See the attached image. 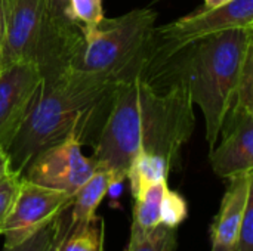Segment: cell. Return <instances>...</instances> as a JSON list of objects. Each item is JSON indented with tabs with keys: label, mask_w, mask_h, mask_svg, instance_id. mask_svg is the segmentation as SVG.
<instances>
[{
	"label": "cell",
	"mask_w": 253,
	"mask_h": 251,
	"mask_svg": "<svg viewBox=\"0 0 253 251\" xmlns=\"http://www.w3.org/2000/svg\"><path fill=\"white\" fill-rule=\"evenodd\" d=\"M194 127V104L184 83L135 75L114 87L108 114L93 141L92 160L123 178L141 151L163 157L173 169Z\"/></svg>",
	"instance_id": "6da1fadb"
},
{
	"label": "cell",
	"mask_w": 253,
	"mask_h": 251,
	"mask_svg": "<svg viewBox=\"0 0 253 251\" xmlns=\"http://www.w3.org/2000/svg\"><path fill=\"white\" fill-rule=\"evenodd\" d=\"M117 83L113 75L71 67L44 77L19 130L6 148L12 172L22 176L28 163L46 148L70 136L83 143L95 127L99 132Z\"/></svg>",
	"instance_id": "7a4b0ae2"
},
{
	"label": "cell",
	"mask_w": 253,
	"mask_h": 251,
	"mask_svg": "<svg viewBox=\"0 0 253 251\" xmlns=\"http://www.w3.org/2000/svg\"><path fill=\"white\" fill-rule=\"evenodd\" d=\"M253 44V28H233L200 40L145 77L154 81L178 80L190 92L205 118L206 141L216 145L233 107L246 53Z\"/></svg>",
	"instance_id": "3957f363"
},
{
	"label": "cell",
	"mask_w": 253,
	"mask_h": 251,
	"mask_svg": "<svg viewBox=\"0 0 253 251\" xmlns=\"http://www.w3.org/2000/svg\"><path fill=\"white\" fill-rule=\"evenodd\" d=\"M157 12L133 9L116 18H104L83 31V43L71 61V68L113 75L119 81L141 75Z\"/></svg>",
	"instance_id": "277c9868"
},
{
	"label": "cell",
	"mask_w": 253,
	"mask_h": 251,
	"mask_svg": "<svg viewBox=\"0 0 253 251\" xmlns=\"http://www.w3.org/2000/svg\"><path fill=\"white\" fill-rule=\"evenodd\" d=\"M233 28H253V0H231L219 7H203L166 25L154 27L141 77H150L188 46Z\"/></svg>",
	"instance_id": "5b68a950"
},
{
	"label": "cell",
	"mask_w": 253,
	"mask_h": 251,
	"mask_svg": "<svg viewBox=\"0 0 253 251\" xmlns=\"http://www.w3.org/2000/svg\"><path fill=\"white\" fill-rule=\"evenodd\" d=\"M82 43L83 31L70 16L68 0H40V28L33 62L43 78L68 68Z\"/></svg>",
	"instance_id": "8992f818"
},
{
	"label": "cell",
	"mask_w": 253,
	"mask_h": 251,
	"mask_svg": "<svg viewBox=\"0 0 253 251\" xmlns=\"http://www.w3.org/2000/svg\"><path fill=\"white\" fill-rule=\"evenodd\" d=\"M73 203V195L22 178L13 206L3 223V247H15L52 223Z\"/></svg>",
	"instance_id": "52a82bcc"
},
{
	"label": "cell",
	"mask_w": 253,
	"mask_h": 251,
	"mask_svg": "<svg viewBox=\"0 0 253 251\" xmlns=\"http://www.w3.org/2000/svg\"><path fill=\"white\" fill-rule=\"evenodd\" d=\"M98 169L92 157L82 152V142L76 136L39 152L27 166L22 178L58 191L74 195L76 191Z\"/></svg>",
	"instance_id": "ba28073f"
},
{
	"label": "cell",
	"mask_w": 253,
	"mask_h": 251,
	"mask_svg": "<svg viewBox=\"0 0 253 251\" xmlns=\"http://www.w3.org/2000/svg\"><path fill=\"white\" fill-rule=\"evenodd\" d=\"M43 75L33 61H21L0 71V146L6 148L19 130Z\"/></svg>",
	"instance_id": "9c48e42d"
},
{
	"label": "cell",
	"mask_w": 253,
	"mask_h": 251,
	"mask_svg": "<svg viewBox=\"0 0 253 251\" xmlns=\"http://www.w3.org/2000/svg\"><path fill=\"white\" fill-rule=\"evenodd\" d=\"M222 141L211 149V166L224 179L253 172V114H228L222 130Z\"/></svg>",
	"instance_id": "30bf717a"
},
{
	"label": "cell",
	"mask_w": 253,
	"mask_h": 251,
	"mask_svg": "<svg viewBox=\"0 0 253 251\" xmlns=\"http://www.w3.org/2000/svg\"><path fill=\"white\" fill-rule=\"evenodd\" d=\"M40 28V0H6L1 65L33 61Z\"/></svg>",
	"instance_id": "8fae6325"
},
{
	"label": "cell",
	"mask_w": 253,
	"mask_h": 251,
	"mask_svg": "<svg viewBox=\"0 0 253 251\" xmlns=\"http://www.w3.org/2000/svg\"><path fill=\"white\" fill-rule=\"evenodd\" d=\"M253 195V172L237 175L228 179L227 191L222 197L219 212L211 226L212 244L233 247L249 198Z\"/></svg>",
	"instance_id": "7c38bea8"
},
{
	"label": "cell",
	"mask_w": 253,
	"mask_h": 251,
	"mask_svg": "<svg viewBox=\"0 0 253 251\" xmlns=\"http://www.w3.org/2000/svg\"><path fill=\"white\" fill-rule=\"evenodd\" d=\"M113 173L105 169H96L95 173L76 191L68 209V225L90 222L96 217V209L107 197V189Z\"/></svg>",
	"instance_id": "4fadbf2b"
},
{
	"label": "cell",
	"mask_w": 253,
	"mask_h": 251,
	"mask_svg": "<svg viewBox=\"0 0 253 251\" xmlns=\"http://www.w3.org/2000/svg\"><path fill=\"white\" fill-rule=\"evenodd\" d=\"M67 215L56 251H104L105 222L102 217L96 216L90 222L68 225Z\"/></svg>",
	"instance_id": "5bb4252c"
},
{
	"label": "cell",
	"mask_w": 253,
	"mask_h": 251,
	"mask_svg": "<svg viewBox=\"0 0 253 251\" xmlns=\"http://www.w3.org/2000/svg\"><path fill=\"white\" fill-rule=\"evenodd\" d=\"M172 172V166L160 155L138 152L126 173V180L130 185L132 200L139 195V192L151 183L168 180L169 173Z\"/></svg>",
	"instance_id": "9a60e30c"
},
{
	"label": "cell",
	"mask_w": 253,
	"mask_h": 251,
	"mask_svg": "<svg viewBox=\"0 0 253 251\" xmlns=\"http://www.w3.org/2000/svg\"><path fill=\"white\" fill-rule=\"evenodd\" d=\"M168 188V180H160L148 185L133 198V225L142 229H153L160 225V207Z\"/></svg>",
	"instance_id": "2e32d148"
},
{
	"label": "cell",
	"mask_w": 253,
	"mask_h": 251,
	"mask_svg": "<svg viewBox=\"0 0 253 251\" xmlns=\"http://www.w3.org/2000/svg\"><path fill=\"white\" fill-rule=\"evenodd\" d=\"M176 229L157 225L153 229H142L132 223L130 240L126 251H176Z\"/></svg>",
	"instance_id": "e0dca14e"
},
{
	"label": "cell",
	"mask_w": 253,
	"mask_h": 251,
	"mask_svg": "<svg viewBox=\"0 0 253 251\" xmlns=\"http://www.w3.org/2000/svg\"><path fill=\"white\" fill-rule=\"evenodd\" d=\"M252 112L253 114V44L249 47L237 83L233 107L228 114Z\"/></svg>",
	"instance_id": "ac0fdd59"
},
{
	"label": "cell",
	"mask_w": 253,
	"mask_h": 251,
	"mask_svg": "<svg viewBox=\"0 0 253 251\" xmlns=\"http://www.w3.org/2000/svg\"><path fill=\"white\" fill-rule=\"evenodd\" d=\"M68 12L82 31L96 27L105 18L102 0H68Z\"/></svg>",
	"instance_id": "d6986e66"
},
{
	"label": "cell",
	"mask_w": 253,
	"mask_h": 251,
	"mask_svg": "<svg viewBox=\"0 0 253 251\" xmlns=\"http://www.w3.org/2000/svg\"><path fill=\"white\" fill-rule=\"evenodd\" d=\"M188 216V206L185 198L172 189H166L160 207V225L176 229Z\"/></svg>",
	"instance_id": "ffe728a7"
},
{
	"label": "cell",
	"mask_w": 253,
	"mask_h": 251,
	"mask_svg": "<svg viewBox=\"0 0 253 251\" xmlns=\"http://www.w3.org/2000/svg\"><path fill=\"white\" fill-rule=\"evenodd\" d=\"M62 216H64V213L61 216H58L52 223H49L47 226L40 229L36 235H33L31 238L24 241L22 244L15 246V247H3L1 251H46L61 228Z\"/></svg>",
	"instance_id": "44dd1931"
},
{
	"label": "cell",
	"mask_w": 253,
	"mask_h": 251,
	"mask_svg": "<svg viewBox=\"0 0 253 251\" xmlns=\"http://www.w3.org/2000/svg\"><path fill=\"white\" fill-rule=\"evenodd\" d=\"M21 180H22L21 175L12 173L3 182H0V235H1L3 223H4V220L13 206V201L16 198Z\"/></svg>",
	"instance_id": "7402d4cb"
},
{
	"label": "cell",
	"mask_w": 253,
	"mask_h": 251,
	"mask_svg": "<svg viewBox=\"0 0 253 251\" xmlns=\"http://www.w3.org/2000/svg\"><path fill=\"white\" fill-rule=\"evenodd\" d=\"M233 251H253V195L248 201Z\"/></svg>",
	"instance_id": "603a6c76"
},
{
	"label": "cell",
	"mask_w": 253,
	"mask_h": 251,
	"mask_svg": "<svg viewBox=\"0 0 253 251\" xmlns=\"http://www.w3.org/2000/svg\"><path fill=\"white\" fill-rule=\"evenodd\" d=\"M13 172L10 169V161L7 157V152L4 151V148L0 146V182H3L7 176H10Z\"/></svg>",
	"instance_id": "cb8c5ba5"
},
{
	"label": "cell",
	"mask_w": 253,
	"mask_h": 251,
	"mask_svg": "<svg viewBox=\"0 0 253 251\" xmlns=\"http://www.w3.org/2000/svg\"><path fill=\"white\" fill-rule=\"evenodd\" d=\"M4 15H6V0H0V53H1L3 37H4Z\"/></svg>",
	"instance_id": "d4e9b609"
},
{
	"label": "cell",
	"mask_w": 253,
	"mask_h": 251,
	"mask_svg": "<svg viewBox=\"0 0 253 251\" xmlns=\"http://www.w3.org/2000/svg\"><path fill=\"white\" fill-rule=\"evenodd\" d=\"M65 215H67V210L64 212V216H62V223H61V228H59V231H58V234H56V237L53 238V241L50 243V246L47 247V250H46V251H56V247H58V240H59V235H61V232H62V229H64V222H65Z\"/></svg>",
	"instance_id": "484cf974"
},
{
	"label": "cell",
	"mask_w": 253,
	"mask_h": 251,
	"mask_svg": "<svg viewBox=\"0 0 253 251\" xmlns=\"http://www.w3.org/2000/svg\"><path fill=\"white\" fill-rule=\"evenodd\" d=\"M231 0H205V7H219V6H224L227 3H230Z\"/></svg>",
	"instance_id": "4316f807"
},
{
	"label": "cell",
	"mask_w": 253,
	"mask_h": 251,
	"mask_svg": "<svg viewBox=\"0 0 253 251\" xmlns=\"http://www.w3.org/2000/svg\"><path fill=\"white\" fill-rule=\"evenodd\" d=\"M212 251H233V247L221 246V244H212Z\"/></svg>",
	"instance_id": "83f0119b"
},
{
	"label": "cell",
	"mask_w": 253,
	"mask_h": 251,
	"mask_svg": "<svg viewBox=\"0 0 253 251\" xmlns=\"http://www.w3.org/2000/svg\"><path fill=\"white\" fill-rule=\"evenodd\" d=\"M3 70V65H1V59H0V71Z\"/></svg>",
	"instance_id": "f1b7e54d"
}]
</instances>
